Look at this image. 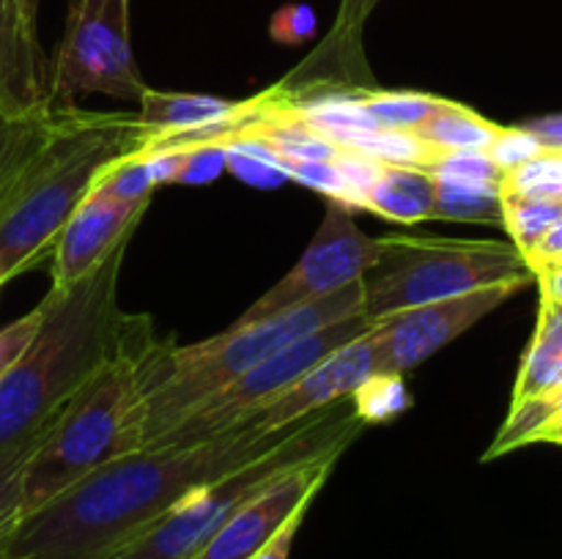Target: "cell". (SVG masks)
<instances>
[{
    "label": "cell",
    "instance_id": "obj_1",
    "mask_svg": "<svg viewBox=\"0 0 562 559\" xmlns=\"http://www.w3.org/2000/svg\"><path fill=\"white\" fill-rule=\"evenodd\" d=\"M296 422H256L181 447H146L99 466L20 521L5 559H115L187 493L272 453Z\"/></svg>",
    "mask_w": 562,
    "mask_h": 559
},
{
    "label": "cell",
    "instance_id": "obj_2",
    "mask_svg": "<svg viewBox=\"0 0 562 559\" xmlns=\"http://www.w3.org/2000/svg\"><path fill=\"white\" fill-rule=\"evenodd\" d=\"M126 247H115L80 283L44 296L36 338L0 378V453L42 433L88 378L151 327V318L119 305Z\"/></svg>",
    "mask_w": 562,
    "mask_h": 559
},
{
    "label": "cell",
    "instance_id": "obj_3",
    "mask_svg": "<svg viewBox=\"0 0 562 559\" xmlns=\"http://www.w3.org/2000/svg\"><path fill=\"white\" fill-rule=\"evenodd\" d=\"M154 132L135 113L60 107V124L0 208V285L31 269L58 239L99 175L151 148Z\"/></svg>",
    "mask_w": 562,
    "mask_h": 559
},
{
    "label": "cell",
    "instance_id": "obj_4",
    "mask_svg": "<svg viewBox=\"0 0 562 559\" xmlns=\"http://www.w3.org/2000/svg\"><path fill=\"white\" fill-rule=\"evenodd\" d=\"M157 349L151 327L143 329L49 422L22 475V518L99 466L143 449V400Z\"/></svg>",
    "mask_w": 562,
    "mask_h": 559
},
{
    "label": "cell",
    "instance_id": "obj_5",
    "mask_svg": "<svg viewBox=\"0 0 562 559\" xmlns=\"http://www.w3.org/2000/svg\"><path fill=\"white\" fill-rule=\"evenodd\" d=\"M366 288L360 283L324 299L291 307L252 323H231L225 332L195 345L159 343L143 400V447L157 442L195 406L294 340L362 312Z\"/></svg>",
    "mask_w": 562,
    "mask_h": 559
},
{
    "label": "cell",
    "instance_id": "obj_6",
    "mask_svg": "<svg viewBox=\"0 0 562 559\" xmlns=\"http://www.w3.org/2000/svg\"><path fill=\"white\" fill-rule=\"evenodd\" d=\"M362 427L366 425L355 414L351 398L302 417L272 453L187 493L115 559H195L198 551L223 529L225 521L274 477L324 453H346Z\"/></svg>",
    "mask_w": 562,
    "mask_h": 559
},
{
    "label": "cell",
    "instance_id": "obj_7",
    "mask_svg": "<svg viewBox=\"0 0 562 559\" xmlns=\"http://www.w3.org/2000/svg\"><path fill=\"white\" fill-rule=\"evenodd\" d=\"M508 280H536L514 241H453L390 236L382 261L362 277L371 321L456 299Z\"/></svg>",
    "mask_w": 562,
    "mask_h": 559
},
{
    "label": "cell",
    "instance_id": "obj_8",
    "mask_svg": "<svg viewBox=\"0 0 562 559\" xmlns=\"http://www.w3.org/2000/svg\"><path fill=\"white\" fill-rule=\"evenodd\" d=\"M371 327V318L366 312H357V316L327 323V327L294 340L278 354L263 360L261 365L247 370L245 376L231 381L228 387L214 392L212 398L203 400L201 406H195L184 420L176 422L168 433H162L148 447H181V444H195L203 438L220 436L225 431H234V427L250 425L258 420V411L263 406H269L285 389L294 387L307 370H313L329 354L349 345L351 340L362 338Z\"/></svg>",
    "mask_w": 562,
    "mask_h": 559
},
{
    "label": "cell",
    "instance_id": "obj_9",
    "mask_svg": "<svg viewBox=\"0 0 562 559\" xmlns=\"http://www.w3.org/2000/svg\"><path fill=\"white\" fill-rule=\"evenodd\" d=\"M130 36V0H75L49 64L53 107H75L88 93L140 102L146 93Z\"/></svg>",
    "mask_w": 562,
    "mask_h": 559
},
{
    "label": "cell",
    "instance_id": "obj_10",
    "mask_svg": "<svg viewBox=\"0 0 562 559\" xmlns=\"http://www.w3.org/2000/svg\"><path fill=\"white\" fill-rule=\"evenodd\" d=\"M355 212L340 203L327 201V214L318 225L316 236L296 261V266L258 301H252L234 323H252L272 318L291 307L324 299L329 294L360 283L387 252L390 239H371L357 228Z\"/></svg>",
    "mask_w": 562,
    "mask_h": 559
},
{
    "label": "cell",
    "instance_id": "obj_11",
    "mask_svg": "<svg viewBox=\"0 0 562 559\" xmlns=\"http://www.w3.org/2000/svg\"><path fill=\"white\" fill-rule=\"evenodd\" d=\"M530 283L532 280H508L467 296L431 301L373 321L371 343L376 370L406 376Z\"/></svg>",
    "mask_w": 562,
    "mask_h": 559
},
{
    "label": "cell",
    "instance_id": "obj_12",
    "mask_svg": "<svg viewBox=\"0 0 562 559\" xmlns=\"http://www.w3.org/2000/svg\"><path fill=\"white\" fill-rule=\"evenodd\" d=\"M344 453H324L296 464L247 499L195 559H250L302 504H313Z\"/></svg>",
    "mask_w": 562,
    "mask_h": 559
},
{
    "label": "cell",
    "instance_id": "obj_13",
    "mask_svg": "<svg viewBox=\"0 0 562 559\" xmlns=\"http://www.w3.org/2000/svg\"><path fill=\"white\" fill-rule=\"evenodd\" d=\"M148 206H124L110 197L88 192L77 212L66 219L55 239L53 288H69L91 274L119 244L130 241Z\"/></svg>",
    "mask_w": 562,
    "mask_h": 559
},
{
    "label": "cell",
    "instance_id": "obj_14",
    "mask_svg": "<svg viewBox=\"0 0 562 559\" xmlns=\"http://www.w3.org/2000/svg\"><path fill=\"white\" fill-rule=\"evenodd\" d=\"M371 373H376V360H373L371 329H368L362 338L351 340L349 345L329 354L313 370H307L294 387L285 389L269 406H263L256 420L258 431H278L291 422H300L302 417L313 414V411L351 398V392Z\"/></svg>",
    "mask_w": 562,
    "mask_h": 559
},
{
    "label": "cell",
    "instance_id": "obj_15",
    "mask_svg": "<svg viewBox=\"0 0 562 559\" xmlns=\"http://www.w3.org/2000/svg\"><path fill=\"white\" fill-rule=\"evenodd\" d=\"M0 107L11 113L53 107L49 64L36 25L16 14L14 0H0Z\"/></svg>",
    "mask_w": 562,
    "mask_h": 559
},
{
    "label": "cell",
    "instance_id": "obj_16",
    "mask_svg": "<svg viewBox=\"0 0 562 559\" xmlns=\"http://www.w3.org/2000/svg\"><path fill=\"white\" fill-rule=\"evenodd\" d=\"M60 124V107L11 113L0 107V208Z\"/></svg>",
    "mask_w": 562,
    "mask_h": 559
},
{
    "label": "cell",
    "instance_id": "obj_17",
    "mask_svg": "<svg viewBox=\"0 0 562 559\" xmlns=\"http://www.w3.org/2000/svg\"><path fill=\"white\" fill-rule=\"evenodd\" d=\"M434 203H437L434 173L412 164H384L376 184L368 190L362 208L393 223L412 225L431 219Z\"/></svg>",
    "mask_w": 562,
    "mask_h": 559
},
{
    "label": "cell",
    "instance_id": "obj_18",
    "mask_svg": "<svg viewBox=\"0 0 562 559\" xmlns=\"http://www.w3.org/2000/svg\"><path fill=\"white\" fill-rule=\"evenodd\" d=\"M137 104L140 110L135 115L154 132V140L217 124L245 107V102H231V99L203 96V93H165L151 88H146Z\"/></svg>",
    "mask_w": 562,
    "mask_h": 559
},
{
    "label": "cell",
    "instance_id": "obj_19",
    "mask_svg": "<svg viewBox=\"0 0 562 559\" xmlns=\"http://www.w3.org/2000/svg\"><path fill=\"white\" fill-rule=\"evenodd\" d=\"M499 129L503 126L483 118L467 104L442 99L437 113L420 129H415V135L437 151H488Z\"/></svg>",
    "mask_w": 562,
    "mask_h": 559
},
{
    "label": "cell",
    "instance_id": "obj_20",
    "mask_svg": "<svg viewBox=\"0 0 562 559\" xmlns=\"http://www.w3.org/2000/svg\"><path fill=\"white\" fill-rule=\"evenodd\" d=\"M274 110L322 132L329 140L349 135V132L379 129L362 104L360 93H324L318 99H300V102L274 99Z\"/></svg>",
    "mask_w": 562,
    "mask_h": 559
},
{
    "label": "cell",
    "instance_id": "obj_21",
    "mask_svg": "<svg viewBox=\"0 0 562 559\" xmlns=\"http://www.w3.org/2000/svg\"><path fill=\"white\" fill-rule=\"evenodd\" d=\"M437 179V203L434 217L456 219V223L503 225V195L499 184L456 175H434Z\"/></svg>",
    "mask_w": 562,
    "mask_h": 559
},
{
    "label": "cell",
    "instance_id": "obj_22",
    "mask_svg": "<svg viewBox=\"0 0 562 559\" xmlns=\"http://www.w3.org/2000/svg\"><path fill=\"white\" fill-rule=\"evenodd\" d=\"M333 142L340 148H355V151L366 153V157L376 159L382 164H412V168L426 170L428 157H431V146H426L415 132H349V135L335 137Z\"/></svg>",
    "mask_w": 562,
    "mask_h": 559
},
{
    "label": "cell",
    "instance_id": "obj_23",
    "mask_svg": "<svg viewBox=\"0 0 562 559\" xmlns=\"http://www.w3.org/2000/svg\"><path fill=\"white\" fill-rule=\"evenodd\" d=\"M360 99L379 129L395 132L420 129L442 104L439 96L417 91H362Z\"/></svg>",
    "mask_w": 562,
    "mask_h": 559
},
{
    "label": "cell",
    "instance_id": "obj_24",
    "mask_svg": "<svg viewBox=\"0 0 562 559\" xmlns=\"http://www.w3.org/2000/svg\"><path fill=\"white\" fill-rule=\"evenodd\" d=\"M562 219V203L536 201V197L503 195V228L514 236L521 255H530L538 241Z\"/></svg>",
    "mask_w": 562,
    "mask_h": 559
},
{
    "label": "cell",
    "instance_id": "obj_25",
    "mask_svg": "<svg viewBox=\"0 0 562 559\" xmlns=\"http://www.w3.org/2000/svg\"><path fill=\"white\" fill-rule=\"evenodd\" d=\"M351 406L362 425H379L404 414L412 406V395L404 376L376 370L351 392Z\"/></svg>",
    "mask_w": 562,
    "mask_h": 559
},
{
    "label": "cell",
    "instance_id": "obj_26",
    "mask_svg": "<svg viewBox=\"0 0 562 559\" xmlns=\"http://www.w3.org/2000/svg\"><path fill=\"white\" fill-rule=\"evenodd\" d=\"M44 431L0 453V559H5V548H9L11 537L22 521V475H25L27 458H31L33 447L44 436Z\"/></svg>",
    "mask_w": 562,
    "mask_h": 559
},
{
    "label": "cell",
    "instance_id": "obj_27",
    "mask_svg": "<svg viewBox=\"0 0 562 559\" xmlns=\"http://www.w3.org/2000/svg\"><path fill=\"white\" fill-rule=\"evenodd\" d=\"M225 148H228V170L239 175L245 184L258 186V190H274V186L291 181L283 159L269 151L256 137L236 135L225 140Z\"/></svg>",
    "mask_w": 562,
    "mask_h": 559
},
{
    "label": "cell",
    "instance_id": "obj_28",
    "mask_svg": "<svg viewBox=\"0 0 562 559\" xmlns=\"http://www.w3.org/2000/svg\"><path fill=\"white\" fill-rule=\"evenodd\" d=\"M499 195L562 203V151H541L530 162L503 173Z\"/></svg>",
    "mask_w": 562,
    "mask_h": 559
},
{
    "label": "cell",
    "instance_id": "obj_29",
    "mask_svg": "<svg viewBox=\"0 0 562 559\" xmlns=\"http://www.w3.org/2000/svg\"><path fill=\"white\" fill-rule=\"evenodd\" d=\"M93 190L99 195L110 197V201L124 203V206H148L151 195L157 192V184H154L151 173H148L146 148L110 164L97 179Z\"/></svg>",
    "mask_w": 562,
    "mask_h": 559
},
{
    "label": "cell",
    "instance_id": "obj_30",
    "mask_svg": "<svg viewBox=\"0 0 562 559\" xmlns=\"http://www.w3.org/2000/svg\"><path fill=\"white\" fill-rule=\"evenodd\" d=\"M426 170L434 175H456V179L488 181V184L503 181V170L492 162L488 151H437L431 148Z\"/></svg>",
    "mask_w": 562,
    "mask_h": 559
},
{
    "label": "cell",
    "instance_id": "obj_31",
    "mask_svg": "<svg viewBox=\"0 0 562 559\" xmlns=\"http://www.w3.org/2000/svg\"><path fill=\"white\" fill-rule=\"evenodd\" d=\"M562 387V356L536 354L527 351L525 362H521L519 381L514 389V406L525 403V400L541 398V395L554 392Z\"/></svg>",
    "mask_w": 562,
    "mask_h": 559
},
{
    "label": "cell",
    "instance_id": "obj_32",
    "mask_svg": "<svg viewBox=\"0 0 562 559\" xmlns=\"http://www.w3.org/2000/svg\"><path fill=\"white\" fill-rule=\"evenodd\" d=\"M541 151H547V148H543V142L538 140L527 126H510V129L503 126L499 135L494 137L492 146H488V157H492V162L497 164L503 173L530 162V159L538 157Z\"/></svg>",
    "mask_w": 562,
    "mask_h": 559
},
{
    "label": "cell",
    "instance_id": "obj_33",
    "mask_svg": "<svg viewBox=\"0 0 562 559\" xmlns=\"http://www.w3.org/2000/svg\"><path fill=\"white\" fill-rule=\"evenodd\" d=\"M285 170H289L291 181H300L307 190L327 195V201H335L349 208V212H357L355 201H351L349 190H346L344 179H340L338 168L333 162H285Z\"/></svg>",
    "mask_w": 562,
    "mask_h": 559
},
{
    "label": "cell",
    "instance_id": "obj_34",
    "mask_svg": "<svg viewBox=\"0 0 562 559\" xmlns=\"http://www.w3.org/2000/svg\"><path fill=\"white\" fill-rule=\"evenodd\" d=\"M225 170H228V148H225V142H203V146L187 148L176 184H212Z\"/></svg>",
    "mask_w": 562,
    "mask_h": 559
},
{
    "label": "cell",
    "instance_id": "obj_35",
    "mask_svg": "<svg viewBox=\"0 0 562 559\" xmlns=\"http://www.w3.org/2000/svg\"><path fill=\"white\" fill-rule=\"evenodd\" d=\"M333 164L338 168L340 179H344L346 190H349L351 201H355V208L360 212L362 203H366L368 190L376 184L384 164L376 162V159L366 157V153L355 151V148H340L338 157L333 159Z\"/></svg>",
    "mask_w": 562,
    "mask_h": 559
},
{
    "label": "cell",
    "instance_id": "obj_36",
    "mask_svg": "<svg viewBox=\"0 0 562 559\" xmlns=\"http://www.w3.org/2000/svg\"><path fill=\"white\" fill-rule=\"evenodd\" d=\"M44 299L33 307L31 312H25L22 318L11 321L9 327L0 329V378L9 373V367L25 354V349L31 345V340L36 338L38 327H42V318H44Z\"/></svg>",
    "mask_w": 562,
    "mask_h": 559
},
{
    "label": "cell",
    "instance_id": "obj_37",
    "mask_svg": "<svg viewBox=\"0 0 562 559\" xmlns=\"http://www.w3.org/2000/svg\"><path fill=\"white\" fill-rule=\"evenodd\" d=\"M316 11L307 3H289L280 11H274L272 25H269V33H272L274 42L289 44V47H296V44L307 42V38L316 36Z\"/></svg>",
    "mask_w": 562,
    "mask_h": 559
},
{
    "label": "cell",
    "instance_id": "obj_38",
    "mask_svg": "<svg viewBox=\"0 0 562 559\" xmlns=\"http://www.w3.org/2000/svg\"><path fill=\"white\" fill-rule=\"evenodd\" d=\"M536 354L562 356V307L541 299V316H538L536 334L530 340V349Z\"/></svg>",
    "mask_w": 562,
    "mask_h": 559
},
{
    "label": "cell",
    "instance_id": "obj_39",
    "mask_svg": "<svg viewBox=\"0 0 562 559\" xmlns=\"http://www.w3.org/2000/svg\"><path fill=\"white\" fill-rule=\"evenodd\" d=\"M307 507H311V504H302V507L296 510V513L291 515V518L285 521V524L280 526V529L274 532V535L269 537V540L263 543V546L258 548L250 559H289L296 532H300L302 521H305V515H307Z\"/></svg>",
    "mask_w": 562,
    "mask_h": 559
},
{
    "label": "cell",
    "instance_id": "obj_40",
    "mask_svg": "<svg viewBox=\"0 0 562 559\" xmlns=\"http://www.w3.org/2000/svg\"><path fill=\"white\" fill-rule=\"evenodd\" d=\"M527 266L532 269V274L538 269H547V266H562V219L538 241L536 250L527 255Z\"/></svg>",
    "mask_w": 562,
    "mask_h": 559
},
{
    "label": "cell",
    "instance_id": "obj_41",
    "mask_svg": "<svg viewBox=\"0 0 562 559\" xmlns=\"http://www.w3.org/2000/svg\"><path fill=\"white\" fill-rule=\"evenodd\" d=\"M525 126L543 142V148L562 151V115H547V118L530 121Z\"/></svg>",
    "mask_w": 562,
    "mask_h": 559
},
{
    "label": "cell",
    "instance_id": "obj_42",
    "mask_svg": "<svg viewBox=\"0 0 562 559\" xmlns=\"http://www.w3.org/2000/svg\"><path fill=\"white\" fill-rule=\"evenodd\" d=\"M536 280L541 283V299L562 307V266L538 269Z\"/></svg>",
    "mask_w": 562,
    "mask_h": 559
},
{
    "label": "cell",
    "instance_id": "obj_43",
    "mask_svg": "<svg viewBox=\"0 0 562 559\" xmlns=\"http://www.w3.org/2000/svg\"><path fill=\"white\" fill-rule=\"evenodd\" d=\"M16 14L22 16L25 22L36 25V11H38V0H14Z\"/></svg>",
    "mask_w": 562,
    "mask_h": 559
}]
</instances>
